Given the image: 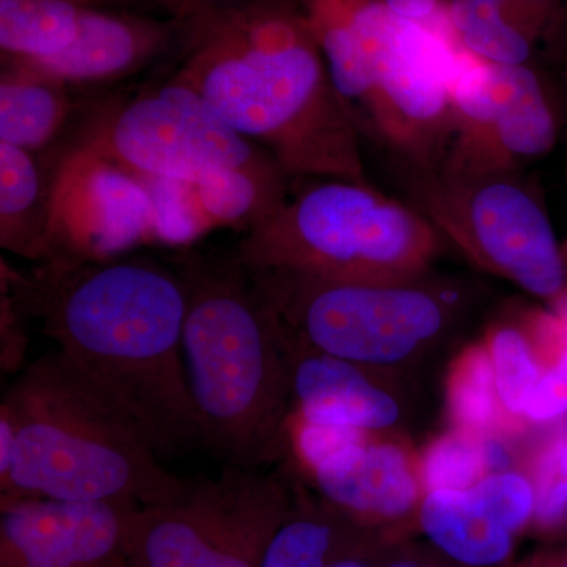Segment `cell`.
Segmentation results:
<instances>
[{"instance_id":"cell-1","label":"cell","mask_w":567,"mask_h":567,"mask_svg":"<svg viewBox=\"0 0 567 567\" xmlns=\"http://www.w3.org/2000/svg\"><path fill=\"white\" fill-rule=\"evenodd\" d=\"M188 85L287 177L368 183L361 133L298 0H254L182 21Z\"/></svg>"},{"instance_id":"cell-2","label":"cell","mask_w":567,"mask_h":567,"mask_svg":"<svg viewBox=\"0 0 567 567\" xmlns=\"http://www.w3.org/2000/svg\"><path fill=\"white\" fill-rule=\"evenodd\" d=\"M21 315L148 432L159 456L203 447L185 353L186 292L174 265L151 259H70L14 279Z\"/></svg>"},{"instance_id":"cell-3","label":"cell","mask_w":567,"mask_h":567,"mask_svg":"<svg viewBox=\"0 0 567 567\" xmlns=\"http://www.w3.org/2000/svg\"><path fill=\"white\" fill-rule=\"evenodd\" d=\"M152 436L61 350L25 365L0 405L2 498L151 506L186 480Z\"/></svg>"},{"instance_id":"cell-4","label":"cell","mask_w":567,"mask_h":567,"mask_svg":"<svg viewBox=\"0 0 567 567\" xmlns=\"http://www.w3.org/2000/svg\"><path fill=\"white\" fill-rule=\"evenodd\" d=\"M186 292L183 353L203 447L262 470L292 442L290 349L278 316L234 259L175 257Z\"/></svg>"},{"instance_id":"cell-5","label":"cell","mask_w":567,"mask_h":567,"mask_svg":"<svg viewBox=\"0 0 567 567\" xmlns=\"http://www.w3.org/2000/svg\"><path fill=\"white\" fill-rule=\"evenodd\" d=\"M443 234L369 183L306 186L248 227L233 259L252 278L393 281L434 270Z\"/></svg>"},{"instance_id":"cell-6","label":"cell","mask_w":567,"mask_h":567,"mask_svg":"<svg viewBox=\"0 0 567 567\" xmlns=\"http://www.w3.org/2000/svg\"><path fill=\"white\" fill-rule=\"evenodd\" d=\"M249 278L290 341L386 375L439 352L487 300L486 287L435 268L393 281Z\"/></svg>"},{"instance_id":"cell-7","label":"cell","mask_w":567,"mask_h":567,"mask_svg":"<svg viewBox=\"0 0 567 567\" xmlns=\"http://www.w3.org/2000/svg\"><path fill=\"white\" fill-rule=\"evenodd\" d=\"M457 54L442 35L401 20L382 0H352L334 87L360 133L391 163L432 169L457 136L451 96Z\"/></svg>"},{"instance_id":"cell-8","label":"cell","mask_w":567,"mask_h":567,"mask_svg":"<svg viewBox=\"0 0 567 567\" xmlns=\"http://www.w3.org/2000/svg\"><path fill=\"white\" fill-rule=\"evenodd\" d=\"M391 166L404 203L477 268L550 305L566 292L565 254L543 197L520 169Z\"/></svg>"},{"instance_id":"cell-9","label":"cell","mask_w":567,"mask_h":567,"mask_svg":"<svg viewBox=\"0 0 567 567\" xmlns=\"http://www.w3.org/2000/svg\"><path fill=\"white\" fill-rule=\"evenodd\" d=\"M134 173L221 192L245 175H286L188 85L166 84L92 114L74 141Z\"/></svg>"},{"instance_id":"cell-10","label":"cell","mask_w":567,"mask_h":567,"mask_svg":"<svg viewBox=\"0 0 567 567\" xmlns=\"http://www.w3.org/2000/svg\"><path fill=\"white\" fill-rule=\"evenodd\" d=\"M284 477L224 466L186 480L177 496L137 507L125 567H260L293 505Z\"/></svg>"},{"instance_id":"cell-11","label":"cell","mask_w":567,"mask_h":567,"mask_svg":"<svg viewBox=\"0 0 567 567\" xmlns=\"http://www.w3.org/2000/svg\"><path fill=\"white\" fill-rule=\"evenodd\" d=\"M212 227L186 183L134 173L71 145L55 162V257L95 259L142 238L188 240Z\"/></svg>"},{"instance_id":"cell-12","label":"cell","mask_w":567,"mask_h":567,"mask_svg":"<svg viewBox=\"0 0 567 567\" xmlns=\"http://www.w3.org/2000/svg\"><path fill=\"white\" fill-rule=\"evenodd\" d=\"M451 96L457 136L443 163L524 171L561 141L554 78L537 63L498 65L462 50Z\"/></svg>"},{"instance_id":"cell-13","label":"cell","mask_w":567,"mask_h":567,"mask_svg":"<svg viewBox=\"0 0 567 567\" xmlns=\"http://www.w3.org/2000/svg\"><path fill=\"white\" fill-rule=\"evenodd\" d=\"M137 507L2 498L0 567H125Z\"/></svg>"},{"instance_id":"cell-14","label":"cell","mask_w":567,"mask_h":567,"mask_svg":"<svg viewBox=\"0 0 567 567\" xmlns=\"http://www.w3.org/2000/svg\"><path fill=\"white\" fill-rule=\"evenodd\" d=\"M323 502L358 527L402 539L423 502L417 461L386 435L358 434L308 465Z\"/></svg>"},{"instance_id":"cell-15","label":"cell","mask_w":567,"mask_h":567,"mask_svg":"<svg viewBox=\"0 0 567 567\" xmlns=\"http://www.w3.org/2000/svg\"><path fill=\"white\" fill-rule=\"evenodd\" d=\"M287 341L298 420L374 435H386L404 424V399L386 374L308 349L289 336Z\"/></svg>"},{"instance_id":"cell-16","label":"cell","mask_w":567,"mask_h":567,"mask_svg":"<svg viewBox=\"0 0 567 567\" xmlns=\"http://www.w3.org/2000/svg\"><path fill=\"white\" fill-rule=\"evenodd\" d=\"M182 32L178 21L87 7L65 51L31 62L66 84L122 80L155 61ZM21 61V59H20Z\"/></svg>"},{"instance_id":"cell-17","label":"cell","mask_w":567,"mask_h":567,"mask_svg":"<svg viewBox=\"0 0 567 567\" xmlns=\"http://www.w3.org/2000/svg\"><path fill=\"white\" fill-rule=\"evenodd\" d=\"M54 166L39 153L0 142V246L22 259L50 262L54 244Z\"/></svg>"},{"instance_id":"cell-18","label":"cell","mask_w":567,"mask_h":567,"mask_svg":"<svg viewBox=\"0 0 567 567\" xmlns=\"http://www.w3.org/2000/svg\"><path fill=\"white\" fill-rule=\"evenodd\" d=\"M417 527L435 550L464 567H513L516 535L472 488L424 494Z\"/></svg>"},{"instance_id":"cell-19","label":"cell","mask_w":567,"mask_h":567,"mask_svg":"<svg viewBox=\"0 0 567 567\" xmlns=\"http://www.w3.org/2000/svg\"><path fill=\"white\" fill-rule=\"evenodd\" d=\"M69 87L31 62L2 58L0 142L33 153L54 144L73 115Z\"/></svg>"},{"instance_id":"cell-20","label":"cell","mask_w":567,"mask_h":567,"mask_svg":"<svg viewBox=\"0 0 567 567\" xmlns=\"http://www.w3.org/2000/svg\"><path fill=\"white\" fill-rule=\"evenodd\" d=\"M295 491L293 505L268 543L260 567H330L364 528L328 505Z\"/></svg>"},{"instance_id":"cell-21","label":"cell","mask_w":567,"mask_h":567,"mask_svg":"<svg viewBox=\"0 0 567 567\" xmlns=\"http://www.w3.org/2000/svg\"><path fill=\"white\" fill-rule=\"evenodd\" d=\"M87 0H0L2 58L40 61L76 39Z\"/></svg>"},{"instance_id":"cell-22","label":"cell","mask_w":567,"mask_h":567,"mask_svg":"<svg viewBox=\"0 0 567 567\" xmlns=\"http://www.w3.org/2000/svg\"><path fill=\"white\" fill-rule=\"evenodd\" d=\"M446 404L451 423L466 434L491 436L513 431L499 402L486 342L466 347L450 369Z\"/></svg>"},{"instance_id":"cell-23","label":"cell","mask_w":567,"mask_h":567,"mask_svg":"<svg viewBox=\"0 0 567 567\" xmlns=\"http://www.w3.org/2000/svg\"><path fill=\"white\" fill-rule=\"evenodd\" d=\"M447 18L464 51L498 65H535L536 44L506 17L499 0H450Z\"/></svg>"},{"instance_id":"cell-24","label":"cell","mask_w":567,"mask_h":567,"mask_svg":"<svg viewBox=\"0 0 567 567\" xmlns=\"http://www.w3.org/2000/svg\"><path fill=\"white\" fill-rule=\"evenodd\" d=\"M486 346L503 410L513 427H522L529 395L546 371L536 330L532 333L517 323L502 322L488 331Z\"/></svg>"},{"instance_id":"cell-25","label":"cell","mask_w":567,"mask_h":567,"mask_svg":"<svg viewBox=\"0 0 567 567\" xmlns=\"http://www.w3.org/2000/svg\"><path fill=\"white\" fill-rule=\"evenodd\" d=\"M491 436L466 434L453 429L429 443L417 458L424 494L465 491L484 476L492 475Z\"/></svg>"},{"instance_id":"cell-26","label":"cell","mask_w":567,"mask_h":567,"mask_svg":"<svg viewBox=\"0 0 567 567\" xmlns=\"http://www.w3.org/2000/svg\"><path fill=\"white\" fill-rule=\"evenodd\" d=\"M536 509L533 525L551 529L567 518V425L548 436L532 468Z\"/></svg>"},{"instance_id":"cell-27","label":"cell","mask_w":567,"mask_h":567,"mask_svg":"<svg viewBox=\"0 0 567 567\" xmlns=\"http://www.w3.org/2000/svg\"><path fill=\"white\" fill-rule=\"evenodd\" d=\"M470 488L514 535H520L533 524L536 509L535 487L529 476L524 473L514 470L492 473Z\"/></svg>"},{"instance_id":"cell-28","label":"cell","mask_w":567,"mask_h":567,"mask_svg":"<svg viewBox=\"0 0 567 567\" xmlns=\"http://www.w3.org/2000/svg\"><path fill=\"white\" fill-rule=\"evenodd\" d=\"M561 344L557 360L544 371L529 395L525 406V424L557 423L567 416V339L561 338Z\"/></svg>"},{"instance_id":"cell-29","label":"cell","mask_w":567,"mask_h":567,"mask_svg":"<svg viewBox=\"0 0 567 567\" xmlns=\"http://www.w3.org/2000/svg\"><path fill=\"white\" fill-rule=\"evenodd\" d=\"M382 567H464L451 561L429 543L398 539L390 543Z\"/></svg>"},{"instance_id":"cell-30","label":"cell","mask_w":567,"mask_h":567,"mask_svg":"<svg viewBox=\"0 0 567 567\" xmlns=\"http://www.w3.org/2000/svg\"><path fill=\"white\" fill-rule=\"evenodd\" d=\"M386 9L401 20L421 22L439 13L440 0H382Z\"/></svg>"},{"instance_id":"cell-31","label":"cell","mask_w":567,"mask_h":567,"mask_svg":"<svg viewBox=\"0 0 567 567\" xmlns=\"http://www.w3.org/2000/svg\"><path fill=\"white\" fill-rule=\"evenodd\" d=\"M87 2L93 7H102V9L107 6L152 7V9L166 11L175 21H181L182 18V0H87Z\"/></svg>"},{"instance_id":"cell-32","label":"cell","mask_w":567,"mask_h":567,"mask_svg":"<svg viewBox=\"0 0 567 567\" xmlns=\"http://www.w3.org/2000/svg\"><path fill=\"white\" fill-rule=\"evenodd\" d=\"M254 0H182L181 21L188 20L194 14L205 13V11L226 10L233 7L245 6Z\"/></svg>"},{"instance_id":"cell-33","label":"cell","mask_w":567,"mask_h":567,"mask_svg":"<svg viewBox=\"0 0 567 567\" xmlns=\"http://www.w3.org/2000/svg\"><path fill=\"white\" fill-rule=\"evenodd\" d=\"M558 73L551 74L555 82V89H557L559 107H561V121H563V136L561 141L567 144V52L565 58L557 63Z\"/></svg>"},{"instance_id":"cell-34","label":"cell","mask_w":567,"mask_h":567,"mask_svg":"<svg viewBox=\"0 0 567 567\" xmlns=\"http://www.w3.org/2000/svg\"><path fill=\"white\" fill-rule=\"evenodd\" d=\"M513 567H567V555H537Z\"/></svg>"},{"instance_id":"cell-35","label":"cell","mask_w":567,"mask_h":567,"mask_svg":"<svg viewBox=\"0 0 567 567\" xmlns=\"http://www.w3.org/2000/svg\"><path fill=\"white\" fill-rule=\"evenodd\" d=\"M551 306V315L557 319L559 334L563 339H567V290Z\"/></svg>"},{"instance_id":"cell-36","label":"cell","mask_w":567,"mask_h":567,"mask_svg":"<svg viewBox=\"0 0 567 567\" xmlns=\"http://www.w3.org/2000/svg\"><path fill=\"white\" fill-rule=\"evenodd\" d=\"M372 2H377V0H372Z\"/></svg>"}]
</instances>
